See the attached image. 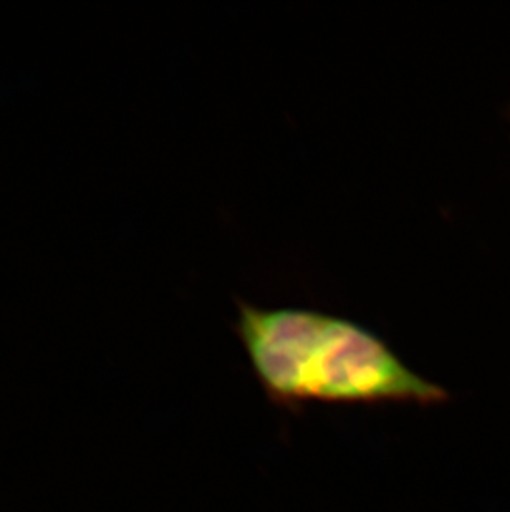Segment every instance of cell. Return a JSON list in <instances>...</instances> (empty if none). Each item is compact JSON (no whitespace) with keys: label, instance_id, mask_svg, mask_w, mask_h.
<instances>
[{"label":"cell","instance_id":"obj_1","mask_svg":"<svg viewBox=\"0 0 510 512\" xmlns=\"http://www.w3.org/2000/svg\"><path fill=\"white\" fill-rule=\"evenodd\" d=\"M234 330L255 377L280 405L443 403L448 393L401 360L393 348L350 319L312 309H264L237 300Z\"/></svg>","mask_w":510,"mask_h":512}]
</instances>
